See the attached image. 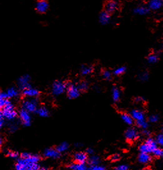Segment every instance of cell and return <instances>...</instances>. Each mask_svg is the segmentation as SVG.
Returning a JSON list of instances; mask_svg holds the SVG:
<instances>
[{
    "mask_svg": "<svg viewBox=\"0 0 163 170\" xmlns=\"http://www.w3.org/2000/svg\"><path fill=\"white\" fill-rule=\"evenodd\" d=\"M74 159L76 163L85 164L88 160L87 153L83 152H77L74 155Z\"/></svg>",
    "mask_w": 163,
    "mask_h": 170,
    "instance_id": "cell-13",
    "label": "cell"
},
{
    "mask_svg": "<svg viewBox=\"0 0 163 170\" xmlns=\"http://www.w3.org/2000/svg\"><path fill=\"white\" fill-rule=\"evenodd\" d=\"M38 101L37 98H28L23 101L22 103V108L31 112H36L38 108Z\"/></svg>",
    "mask_w": 163,
    "mask_h": 170,
    "instance_id": "cell-3",
    "label": "cell"
},
{
    "mask_svg": "<svg viewBox=\"0 0 163 170\" xmlns=\"http://www.w3.org/2000/svg\"><path fill=\"white\" fill-rule=\"evenodd\" d=\"M40 166L38 164H32L27 167L26 170H38Z\"/></svg>",
    "mask_w": 163,
    "mask_h": 170,
    "instance_id": "cell-38",
    "label": "cell"
},
{
    "mask_svg": "<svg viewBox=\"0 0 163 170\" xmlns=\"http://www.w3.org/2000/svg\"><path fill=\"white\" fill-rule=\"evenodd\" d=\"M134 101L136 102H137V103H141V102H144L145 101V99L143 97H137L135 98Z\"/></svg>",
    "mask_w": 163,
    "mask_h": 170,
    "instance_id": "cell-43",
    "label": "cell"
},
{
    "mask_svg": "<svg viewBox=\"0 0 163 170\" xmlns=\"http://www.w3.org/2000/svg\"><path fill=\"white\" fill-rule=\"evenodd\" d=\"M81 91L78 88L77 85H75L71 82L67 83V95L71 99L77 98L80 95Z\"/></svg>",
    "mask_w": 163,
    "mask_h": 170,
    "instance_id": "cell-5",
    "label": "cell"
},
{
    "mask_svg": "<svg viewBox=\"0 0 163 170\" xmlns=\"http://www.w3.org/2000/svg\"><path fill=\"white\" fill-rule=\"evenodd\" d=\"M126 71V67L124 66L118 67L113 70V74L115 76H120L123 74Z\"/></svg>",
    "mask_w": 163,
    "mask_h": 170,
    "instance_id": "cell-30",
    "label": "cell"
},
{
    "mask_svg": "<svg viewBox=\"0 0 163 170\" xmlns=\"http://www.w3.org/2000/svg\"><path fill=\"white\" fill-rule=\"evenodd\" d=\"M163 7V1L162 0H151L148 3V7L152 10H158Z\"/></svg>",
    "mask_w": 163,
    "mask_h": 170,
    "instance_id": "cell-16",
    "label": "cell"
},
{
    "mask_svg": "<svg viewBox=\"0 0 163 170\" xmlns=\"http://www.w3.org/2000/svg\"><path fill=\"white\" fill-rule=\"evenodd\" d=\"M38 170H48V169L45 167H40V168L38 169Z\"/></svg>",
    "mask_w": 163,
    "mask_h": 170,
    "instance_id": "cell-50",
    "label": "cell"
},
{
    "mask_svg": "<svg viewBox=\"0 0 163 170\" xmlns=\"http://www.w3.org/2000/svg\"><path fill=\"white\" fill-rule=\"evenodd\" d=\"M8 101L9 100H8V99H0V107H1V108L2 109L5 107Z\"/></svg>",
    "mask_w": 163,
    "mask_h": 170,
    "instance_id": "cell-41",
    "label": "cell"
},
{
    "mask_svg": "<svg viewBox=\"0 0 163 170\" xmlns=\"http://www.w3.org/2000/svg\"><path fill=\"white\" fill-rule=\"evenodd\" d=\"M93 72V68L89 65H83L81 68V73L83 76L90 74Z\"/></svg>",
    "mask_w": 163,
    "mask_h": 170,
    "instance_id": "cell-25",
    "label": "cell"
},
{
    "mask_svg": "<svg viewBox=\"0 0 163 170\" xmlns=\"http://www.w3.org/2000/svg\"><path fill=\"white\" fill-rule=\"evenodd\" d=\"M125 137L129 141H134L139 137V132L134 127H129L125 132Z\"/></svg>",
    "mask_w": 163,
    "mask_h": 170,
    "instance_id": "cell-9",
    "label": "cell"
},
{
    "mask_svg": "<svg viewBox=\"0 0 163 170\" xmlns=\"http://www.w3.org/2000/svg\"><path fill=\"white\" fill-rule=\"evenodd\" d=\"M99 162H100V159L97 155H91L88 159V163L91 166L98 165Z\"/></svg>",
    "mask_w": 163,
    "mask_h": 170,
    "instance_id": "cell-26",
    "label": "cell"
},
{
    "mask_svg": "<svg viewBox=\"0 0 163 170\" xmlns=\"http://www.w3.org/2000/svg\"><path fill=\"white\" fill-rule=\"evenodd\" d=\"M141 170H152V169L151 168H143V169H142Z\"/></svg>",
    "mask_w": 163,
    "mask_h": 170,
    "instance_id": "cell-51",
    "label": "cell"
},
{
    "mask_svg": "<svg viewBox=\"0 0 163 170\" xmlns=\"http://www.w3.org/2000/svg\"><path fill=\"white\" fill-rule=\"evenodd\" d=\"M26 167L18 162L16 164V170H26Z\"/></svg>",
    "mask_w": 163,
    "mask_h": 170,
    "instance_id": "cell-42",
    "label": "cell"
},
{
    "mask_svg": "<svg viewBox=\"0 0 163 170\" xmlns=\"http://www.w3.org/2000/svg\"><path fill=\"white\" fill-rule=\"evenodd\" d=\"M49 8V3L45 1V0H40L38 1L35 5L36 10L39 13H45L47 12Z\"/></svg>",
    "mask_w": 163,
    "mask_h": 170,
    "instance_id": "cell-15",
    "label": "cell"
},
{
    "mask_svg": "<svg viewBox=\"0 0 163 170\" xmlns=\"http://www.w3.org/2000/svg\"><path fill=\"white\" fill-rule=\"evenodd\" d=\"M17 129V126L16 124H12L10 127V131L11 132H14Z\"/></svg>",
    "mask_w": 163,
    "mask_h": 170,
    "instance_id": "cell-46",
    "label": "cell"
},
{
    "mask_svg": "<svg viewBox=\"0 0 163 170\" xmlns=\"http://www.w3.org/2000/svg\"><path fill=\"white\" fill-rule=\"evenodd\" d=\"M156 141L159 146L163 148V133L161 132L159 134L156 138Z\"/></svg>",
    "mask_w": 163,
    "mask_h": 170,
    "instance_id": "cell-33",
    "label": "cell"
},
{
    "mask_svg": "<svg viewBox=\"0 0 163 170\" xmlns=\"http://www.w3.org/2000/svg\"><path fill=\"white\" fill-rule=\"evenodd\" d=\"M149 78V74L146 71H144L141 72L139 74V79L141 81H146Z\"/></svg>",
    "mask_w": 163,
    "mask_h": 170,
    "instance_id": "cell-35",
    "label": "cell"
},
{
    "mask_svg": "<svg viewBox=\"0 0 163 170\" xmlns=\"http://www.w3.org/2000/svg\"><path fill=\"white\" fill-rule=\"evenodd\" d=\"M158 147V145L156 142L155 139L152 138H148L145 142L143 144H141L139 150L140 151V153H151L152 152Z\"/></svg>",
    "mask_w": 163,
    "mask_h": 170,
    "instance_id": "cell-2",
    "label": "cell"
},
{
    "mask_svg": "<svg viewBox=\"0 0 163 170\" xmlns=\"http://www.w3.org/2000/svg\"><path fill=\"white\" fill-rule=\"evenodd\" d=\"M86 153L90 154V155H92L93 153V150L91 148H88L86 150Z\"/></svg>",
    "mask_w": 163,
    "mask_h": 170,
    "instance_id": "cell-49",
    "label": "cell"
},
{
    "mask_svg": "<svg viewBox=\"0 0 163 170\" xmlns=\"http://www.w3.org/2000/svg\"><path fill=\"white\" fill-rule=\"evenodd\" d=\"M102 76L105 80H111L112 78V74L111 72L108 70H105L102 73Z\"/></svg>",
    "mask_w": 163,
    "mask_h": 170,
    "instance_id": "cell-31",
    "label": "cell"
},
{
    "mask_svg": "<svg viewBox=\"0 0 163 170\" xmlns=\"http://www.w3.org/2000/svg\"><path fill=\"white\" fill-rule=\"evenodd\" d=\"M119 7V4L116 1H108L104 5L105 11L109 13L115 12Z\"/></svg>",
    "mask_w": 163,
    "mask_h": 170,
    "instance_id": "cell-12",
    "label": "cell"
},
{
    "mask_svg": "<svg viewBox=\"0 0 163 170\" xmlns=\"http://www.w3.org/2000/svg\"><path fill=\"white\" fill-rule=\"evenodd\" d=\"M161 132L163 133V125H162V127H161Z\"/></svg>",
    "mask_w": 163,
    "mask_h": 170,
    "instance_id": "cell-52",
    "label": "cell"
},
{
    "mask_svg": "<svg viewBox=\"0 0 163 170\" xmlns=\"http://www.w3.org/2000/svg\"><path fill=\"white\" fill-rule=\"evenodd\" d=\"M120 98V91L116 87H113L112 88V98L115 102H117Z\"/></svg>",
    "mask_w": 163,
    "mask_h": 170,
    "instance_id": "cell-23",
    "label": "cell"
},
{
    "mask_svg": "<svg viewBox=\"0 0 163 170\" xmlns=\"http://www.w3.org/2000/svg\"><path fill=\"white\" fill-rule=\"evenodd\" d=\"M111 159L112 161H117L120 159V155L118 154H115V155H112Z\"/></svg>",
    "mask_w": 163,
    "mask_h": 170,
    "instance_id": "cell-45",
    "label": "cell"
},
{
    "mask_svg": "<svg viewBox=\"0 0 163 170\" xmlns=\"http://www.w3.org/2000/svg\"><path fill=\"white\" fill-rule=\"evenodd\" d=\"M77 86V87H78V88L79 89L80 91L85 92V91L88 90L89 85H88V83L86 81H81L80 82H79Z\"/></svg>",
    "mask_w": 163,
    "mask_h": 170,
    "instance_id": "cell-29",
    "label": "cell"
},
{
    "mask_svg": "<svg viewBox=\"0 0 163 170\" xmlns=\"http://www.w3.org/2000/svg\"><path fill=\"white\" fill-rule=\"evenodd\" d=\"M7 155L8 156L12 159H17L19 156V154L16 152H13V151H8L7 152Z\"/></svg>",
    "mask_w": 163,
    "mask_h": 170,
    "instance_id": "cell-37",
    "label": "cell"
},
{
    "mask_svg": "<svg viewBox=\"0 0 163 170\" xmlns=\"http://www.w3.org/2000/svg\"><path fill=\"white\" fill-rule=\"evenodd\" d=\"M44 155L47 158L58 159L60 157L61 154L56 148H49L45 150L44 152Z\"/></svg>",
    "mask_w": 163,
    "mask_h": 170,
    "instance_id": "cell-11",
    "label": "cell"
},
{
    "mask_svg": "<svg viewBox=\"0 0 163 170\" xmlns=\"http://www.w3.org/2000/svg\"><path fill=\"white\" fill-rule=\"evenodd\" d=\"M36 112L41 117H47L49 115V110L44 106H41L37 109Z\"/></svg>",
    "mask_w": 163,
    "mask_h": 170,
    "instance_id": "cell-22",
    "label": "cell"
},
{
    "mask_svg": "<svg viewBox=\"0 0 163 170\" xmlns=\"http://www.w3.org/2000/svg\"><path fill=\"white\" fill-rule=\"evenodd\" d=\"M0 99H8V96L6 92H2L0 93Z\"/></svg>",
    "mask_w": 163,
    "mask_h": 170,
    "instance_id": "cell-44",
    "label": "cell"
},
{
    "mask_svg": "<svg viewBox=\"0 0 163 170\" xmlns=\"http://www.w3.org/2000/svg\"><path fill=\"white\" fill-rule=\"evenodd\" d=\"M69 145L67 142H63L61 144H60L59 145H58L56 148V149L61 153L62 152H64L65 151H67L68 149H69Z\"/></svg>",
    "mask_w": 163,
    "mask_h": 170,
    "instance_id": "cell-28",
    "label": "cell"
},
{
    "mask_svg": "<svg viewBox=\"0 0 163 170\" xmlns=\"http://www.w3.org/2000/svg\"><path fill=\"white\" fill-rule=\"evenodd\" d=\"M115 170H129V166L126 164H121L116 166Z\"/></svg>",
    "mask_w": 163,
    "mask_h": 170,
    "instance_id": "cell-40",
    "label": "cell"
},
{
    "mask_svg": "<svg viewBox=\"0 0 163 170\" xmlns=\"http://www.w3.org/2000/svg\"><path fill=\"white\" fill-rule=\"evenodd\" d=\"M131 115L136 122L146 120L145 112L140 109H133L131 112Z\"/></svg>",
    "mask_w": 163,
    "mask_h": 170,
    "instance_id": "cell-10",
    "label": "cell"
},
{
    "mask_svg": "<svg viewBox=\"0 0 163 170\" xmlns=\"http://www.w3.org/2000/svg\"><path fill=\"white\" fill-rule=\"evenodd\" d=\"M137 125L140 127V128L142 129L143 130L145 129H147L148 127V123L146 120H143V121H141V122H136Z\"/></svg>",
    "mask_w": 163,
    "mask_h": 170,
    "instance_id": "cell-34",
    "label": "cell"
},
{
    "mask_svg": "<svg viewBox=\"0 0 163 170\" xmlns=\"http://www.w3.org/2000/svg\"><path fill=\"white\" fill-rule=\"evenodd\" d=\"M5 119L2 116L0 115V127H2L3 125H5Z\"/></svg>",
    "mask_w": 163,
    "mask_h": 170,
    "instance_id": "cell-47",
    "label": "cell"
},
{
    "mask_svg": "<svg viewBox=\"0 0 163 170\" xmlns=\"http://www.w3.org/2000/svg\"><path fill=\"white\" fill-rule=\"evenodd\" d=\"M121 118L124 121V123H126L127 125H131L134 123V119L131 117V114H127V113L124 112L121 114Z\"/></svg>",
    "mask_w": 163,
    "mask_h": 170,
    "instance_id": "cell-20",
    "label": "cell"
},
{
    "mask_svg": "<svg viewBox=\"0 0 163 170\" xmlns=\"http://www.w3.org/2000/svg\"><path fill=\"white\" fill-rule=\"evenodd\" d=\"M22 94L27 98H37L40 94V92L37 88H34L31 87L23 90Z\"/></svg>",
    "mask_w": 163,
    "mask_h": 170,
    "instance_id": "cell-14",
    "label": "cell"
},
{
    "mask_svg": "<svg viewBox=\"0 0 163 170\" xmlns=\"http://www.w3.org/2000/svg\"><path fill=\"white\" fill-rule=\"evenodd\" d=\"M110 13H107V12L102 11L99 15V22L102 24H107L109 23L110 21Z\"/></svg>",
    "mask_w": 163,
    "mask_h": 170,
    "instance_id": "cell-18",
    "label": "cell"
},
{
    "mask_svg": "<svg viewBox=\"0 0 163 170\" xmlns=\"http://www.w3.org/2000/svg\"><path fill=\"white\" fill-rule=\"evenodd\" d=\"M0 115L2 116L5 120H13L17 117V112L15 109L14 105L9 101L6 106L2 109Z\"/></svg>",
    "mask_w": 163,
    "mask_h": 170,
    "instance_id": "cell-1",
    "label": "cell"
},
{
    "mask_svg": "<svg viewBox=\"0 0 163 170\" xmlns=\"http://www.w3.org/2000/svg\"><path fill=\"white\" fill-rule=\"evenodd\" d=\"M65 90H67V83L65 82L60 80H57L53 82L51 88V91L53 95H60L63 93Z\"/></svg>",
    "mask_w": 163,
    "mask_h": 170,
    "instance_id": "cell-4",
    "label": "cell"
},
{
    "mask_svg": "<svg viewBox=\"0 0 163 170\" xmlns=\"http://www.w3.org/2000/svg\"><path fill=\"white\" fill-rule=\"evenodd\" d=\"M69 168L71 170H87V167L85 164L73 163L70 165Z\"/></svg>",
    "mask_w": 163,
    "mask_h": 170,
    "instance_id": "cell-24",
    "label": "cell"
},
{
    "mask_svg": "<svg viewBox=\"0 0 163 170\" xmlns=\"http://www.w3.org/2000/svg\"><path fill=\"white\" fill-rule=\"evenodd\" d=\"M152 156L150 153H140L138 155V161L143 164H148L152 161Z\"/></svg>",
    "mask_w": 163,
    "mask_h": 170,
    "instance_id": "cell-17",
    "label": "cell"
},
{
    "mask_svg": "<svg viewBox=\"0 0 163 170\" xmlns=\"http://www.w3.org/2000/svg\"><path fill=\"white\" fill-rule=\"evenodd\" d=\"M6 93L7 94L8 98L17 97L19 94V90L16 87H10L8 88L7 90L6 91Z\"/></svg>",
    "mask_w": 163,
    "mask_h": 170,
    "instance_id": "cell-21",
    "label": "cell"
},
{
    "mask_svg": "<svg viewBox=\"0 0 163 170\" xmlns=\"http://www.w3.org/2000/svg\"><path fill=\"white\" fill-rule=\"evenodd\" d=\"M142 134L145 136H149L151 134V132L149 131L148 129H145V130H143Z\"/></svg>",
    "mask_w": 163,
    "mask_h": 170,
    "instance_id": "cell-48",
    "label": "cell"
},
{
    "mask_svg": "<svg viewBox=\"0 0 163 170\" xmlns=\"http://www.w3.org/2000/svg\"><path fill=\"white\" fill-rule=\"evenodd\" d=\"M30 76L28 74H24L21 76L17 80V84L19 88L22 91L25 89L31 87L30 83Z\"/></svg>",
    "mask_w": 163,
    "mask_h": 170,
    "instance_id": "cell-6",
    "label": "cell"
},
{
    "mask_svg": "<svg viewBox=\"0 0 163 170\" xmlns=\"http://www.w3.org/2000/svg\"><path fill=\"white\" fill-rule=\"evenodd\" d=\"M149 11H150V9L148 8V7L145 6H139L134 9V12L135 13L141 16L146 15V14L149 13Z\"/></svg>",
    "mask_w": 163,
    "mask_h": 170,
    "instance_id": "cell-19",
    "label": "cell"
},
{
    "mask_svg": "<svg viewBox=\"0 0 163 170\" xmlns=\"http://www.w3.org/2000/svg\"><path fill=\"white\" fill-rule=\"evenodd\" d=\"M159 120V115L156 114H154L151 115L148 117V121L151 123H157Z\"/></svg>",
    "mask_w": 163,
    "mask_h": 170,
    "instance_id": "cell-36",
    "label": "cell"
},
{
    "mask_svg": "<svg viewBox=\"0 0 163 170\" xmlns=\"http://www.w3.org/2000/svg\"><path fill=\"white\" fill-rule=\"evenodd\" d=\"M19 116L20 120L24 126H30L31 125L32 118L30 116V113L24 109H21L19 112Z\"/></svg>",
    "mask_w": 163,
    "mask_h": 170,
    "instance_id": "cell-7",
    "label": "cell"
},
{
    "mask_svg": "<svg viewBox=\"0 0 163 170\" xmlns=\"http://www.w3.org/2000/svg\"><path fill=\"white\" fill-rule=\"evenodd\" d=\"M152 153L156 158H163V148L157 147Z\"/></svg>",
    "mask_w": 163,
    "mask_h": 170,
    "instance_id": "cell-32",
    "label": "cell"
},
{
    "mask_svg": "<svg viewBox=\"0 0 163 170\" xmlns=\"http://www.w3.org/2000/svg\"><path fill=\"white\" fill-rule=\"evenodd\" d=\"M159 60V56L157 54L154 53V54H151L150 55H148V58H147V61L149 63L151 64H154L157 63Z\"/></svg>",
    "mask_w": 163,
    "mask_h": 170,
    "instance_id": "cell-27",
    "label": "cell"
},
{
    "mask_svg": "<svg viewBox=\"0 0 163 170\" xmlns=\"http://www.w3.org/2000/svg\"><path fill=\"white\" fill-rule=\"evenodd\" d=\"M21 158L24 159L28 164H38L40 161V157L38 155H33L28 152H23L21 153Z\"/></svg>",
    "mask_w": 163,
    "mask_h": 170,
    "instance_id": "cell-8",
    "label": "cell"
},
{
    "mask_svg": "<svg viewBox=\"0 0 163 170\" xmlns=\"http://www.w3.org/2000/svg\"><path fill=\"white\" fill-rule=\"evenodd\" d=\"M88 170H106V168L102 166L96 165V166H91Z\"/></svg>",
    "mask_w": 163,
    "mask_h": 170,
    "instance_id": "cell-39",
    "label": "cell"
}]
</instances>
